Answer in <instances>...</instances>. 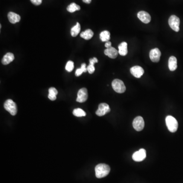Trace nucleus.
<instances>
[{
  "instance_id": "f257e3e1",
  "label": "nucleus",
  "mask_w": 183,
  "mask_h": 183,
  "mask_svg": "<svg viewBox=\"0 0 183 183\" xmlns=\"http://www.w3.org/2000/svg\"><path fill=\"white\" fill-rule=\"evenodd\" d=\"M96 177L98 178H102L108 175L110 170L109 166L106 164L100 163L95 167Z\"/></svg>"
},
{
  "instance_id": "f03ea898",
  "label": "nucleus",
  "mask_w": 183,
  "mask_h": 183,
  "mask_svg": "<svg viewBox=\"0 0 183 183\" xmlns=\"http://www.w3.org/2000/svg\"><path fill=\"white\" fill-rule=\"evenodd\" d=\"M165 121L168 130L171 132H175L178 128V123L177 120L172 116H168L166 117Z\"/></svg>"
},
{
  "instance_id": "7ed1b4c3",
  "label": "nucleus",
  "mask_w": 183,
  "mask_h": 183,
  "mask_svg": "<svg viewBox=\"0 0 183 183\" xmlns=\"http://www.w3.org/2000/svg\"><path fill=\"white\" fill-rule=\"evenodd\" d=\"M5 109L8 111L12 116H15L17 112V107L15 102L11 99H8L4 104Z\"/></svg>"
},
{
  "instance_id": "20e7f679",
  "label": "nucleus",
  "mask_w": 183,
  "mask_h": 183,
  "mask_svg": "<svg viewBox=\"0 0 183 183\" xmlns=\"http://www.w3.org/2000/svg\"><path fill=\"white\" fill-rule=\"evenodd\" d=\"M112 87L114 91L117 93H123L126 91V87L123 81L120 79H116L112 82Z\"/></svg>"
},
{
  "instance_id": "39448f33",
  "label": "nucleus",
  "mask_w": 183,
  "mask_h": 183,
  "mask_svg": "<svg viewBox=\"0 0 183 183\" xmlns=\"http://www.w3.org/2000/svg\"><path fill=\"white\" fill-rule=\"evenodd\" d=\"M168 23L171 28L175 32H178L180 30V18L174 15H172L169 17Z\"/></svg>"
},
{
  "instance_id": "423d86ee",
  "label": "nucleus",
  "mask_w": 183,
  "mask_h": 183,
  "mask_svg": "<svg viewBox=\"0 0 183 183\" xmlns=\"http://www.w3.org/2000/svg\"><path fill=\"white\" fill-rule=\"evenodd\" d=\"M133 126L136 131L142 130L145 126V122L143 118L140 116L135 117L133 122Z\"/></svg>"
},
{
  "instance_id": "0eeeda50",
  "label": "nucleus",
  "mask_w": 183,
  "mask_h": 183,
  "mask_svg": "<svg viewBox=\"0 0 183 183\" xmlns=\"http://www.w3.org/2000/svg\"><path fill=\"white\" fill-rule=\"evenodd\" d=\"M110 111V108L109 105L105 103H102L99 104L98 109L96 111V114L99 117H101L104 116L107 113H109Z\"/></svg>"
},
{
  "instance_id": "6e6552de",
  "label": "nucleus",
  "mask_w": 183,
  "mask_h": 183,
  "mask_svg": "<svg viewBox=\"0 0 183 183\" xmlns=\"http://www.w3.org/2000/svg\"><path fill=\"white\" fill-rule=\"evenodd\" d=\"M146 158V151L143 149H141L139 151H136L133 154V160L136 162L143 161Z\"/></svg>"
},
{
  "instance_id": "1a4fd4ad",
  "label": "nucleus",
  "mask_w": 183,
  "mask_h": 183,
  "mask_svg": "<svg viewBox=\"0 0 183 183\" xmlns=\"http://www.w3.org/2000/svg\"><path fill=\"white\" fill-rule=\"evenodd\" d=\"M88 98V91L86 88H81L78 91L76 101L79 103H83L87 100Z\"/></svg>"
},
{
  "instance_id": "9d476101",
  "label": "nucleus",
  "mask_w": 183,
  "mask_h": 183,
  "mask_svg": "<svg viewBox=\"0 0 183 183\" xmlns=\"http://www.w3.org/2000/svg\"><path fill=\"white\" fill-rule=\"evenodd\" d=\"M161 55L160 50L157 48L152 49L149 52V58L152 62H158L160 61Z\"/></svg>"
},
{
  "instance_id": "9b49d317",
  "label": "nucleus",
  "mask_w": 183,
  "mask_h": 183,
  "mask_svg": "<svg viewBox=\"0 0 183 183\" xmlns=\"http://www.w3.org/2000/svg\"><path fill=\"white\" fill-rule=\"evenodd\" d=\"M143 69L139 66H135L130 69V72L136 78H140L144 74Z\"/></svg>"
},
{
  "instance_id": "f8f14e48",
  "label": "nucleus",
  "mask_w": 183,
  "mask_h": 183,
  "mask_svg": "<svg viewBox=\"0 0 183 183\" xmlns=\"http://www.w3.org/2000/svg\"><path fill=\"white\" fill-rule=\"evenodd\" d=\"M137 17L142 23H148L151 21V17L148 12L141 11L137 14Z\"/></svg>"
},
{
  "instance_id": "ddd939ff",
  "label": "nucleus",
  "mask_w": 183,
  "mask_h": 183,
  "mask_svg": "<svg viewBox=\"0 0 183 183\" xmlns=\"http://www.w3.org/2000/svg\"><path fill=\"white\" fill-rule=\"evenodd\" d=\"M118 53L119 51H117L114 47H110L104 50V54L111 59H115L117 58Z\"/></svg>"
},
{
  "instance_id": "4468645a",
  "label": "nucleus",
  "mask_w": 183,
  "mask_h": 183,
  "mask_svg": "<svg viewBox=\"0 0 183 183\" xmlns=\"http://www.w3.org/2000/svg\"><path fill=\"white\" fill-rule=\"evenodd\" d=\"M8 18L10 23L15 24L20 21V16L14 12H10L8 14Z\"/></svg>"
},
{
  "instance_id": "2eb2a0df",
  "label": "nucleus",
  "mask_w": 183,
  "mask_h": 183,
  "mask_svg": "<svg viewBox=\"0 0 183 183\" xmlns=\"http://www.w3.org/2000/svg\"><path fill=\"white\" fill-rule=\"evenodd\" d=\"M14 59H15V57H14L13 53H11V52H8L4 56H3V59H2V63L4 65H6L10 64L11 62H12Z\"/></svg>"
},
{
  "instance_id": "dca6fc26",
  "label": "nucleus",
  "mask_w": 183,
  "mask_h": 183,
  "mask_svg": "<svg viewBox=\"0 0 183 183\" xmlns=\"http://www.w3.org/2000/svg\"><path fill=\"white\" fill-rule=\"evenodd\" d=\"M177 59L175 56H171L168 59V68L171 71H174L177 68Z\"/></svg>"
},
{
  "instance_id": "f3484780",
  "label": "nucleus",
  "mask_w": 183,
  "mask_h": 183,
  "mask_svg": "<svg viewBox=\"0 0 183 183\" xmlns=\"http://www.w3.org/2000/svg\"><path fill=\"white\" fill-rule=\"evenodd\" d=\"M128 44L126 42H123L119 45V53L120 56H125L128 53Z\"/></svg>"
},
{
  "instance_id": "a211bd4d",
  "label": "nucleus",
  "mask_w": 183,
  "mask_h": 183,
  "mask_svg": "<svg viewBox=\"0 0 183 183\" xmlns=\"http://www.w3.org/2000/svg\"><path fill=\"white\" fill-rule=\"evenodd\" d=\"M93 35L94 32L91 29H87L85 31L81 32L80 36L81 38H84V39L88 40L93 37Z\"/></svg>"
},
{
  "instance_id": "6ab92c4d",
  "label": "nucleus",
  "mask_w": 183,
  "mask_h": 183,
  "mask_svg": "<svg viewBox=\"0 0 183 183\" xmlns=\"http://www.w3.org/2000/svg\"><path fill=\"white\" fill-rule=\"evenodd\" d=\"M48 92V97L49 99L52 101L56 100V96L58 94V91L56 90V88H53V87L50 88H49Z\"/></svg>"
},
{
  "instance_id": "aec40b11",
  "label": "nucleus",
  "mask_w": 183,
  "mask_h": 183,
  "mask_svg": "<svg viewBox=\"0 0 183 183\" xmlns=\"http://www.w3.org/2000/svg\"><path fill=\"white\" fill-rule=\"evenodd\" d=\"M100 38L102 42H107L110 39V34L108 30H104L100 34Z\"/></svg>"
},
{
  "instance_id": "412c9836",
  "label": "nucleus",
  "mask_w": 183,
  "mask_h": 183,
  "mask_svg": "<svg viewBox=\"0 0 183 183\" xmlns=\"http://www.w3.org/2000/svg\"><path fill=\"white\" fill-rule=\"evenodd\" d=\"M81 31V25L79 23H76V25L72 27L71 29V35L72 37H76Z\"/></svg>"
},
{
  "instance_id": "4be33fe9",
  "label": "nucleus",
  "mask_w": 183,
  "mask_h": 183,
  "mask_svg": "<svg viewBox=\"0 0 183 183\" xmlns=\"http://www.w3.org/2000/svg\"><path fill=\"white\" fill-rule=\"evenodd\" d=\"M81 7L75 3H72L67 7V10L70 13H73L76 11L79 10Z\"/></svg>"
},
{
  "instance_id": "5701e85b",
  "label": "nucleus",
  "mask_w": 183,
  "mask_h": 183,
  "mask_svg": "<svg viewBox=\"0 0 183 183\" xmlns=\"http://www.w3.org/2000/svg\"><path fill=\"white\" fill-rule=\"evenodd\" d=\"M73 114L77 117H81L86 116V113L85 111L83 110L81 108H76L74 109L73 111Z\"/></svg>"
},
{
  "instance_id": "b1692460",
  "label": "nucleus",
  "mask_w": 183,
  "mask_h": 183,
  "mask_svg": "<svg viewBox=\"0 0 183 183\" xmlns=\"http://www.w3.org/2000/svg\"><path fill=\"white\" fill-rule=\"evenodd\" d=\"M74 67V62L71 61H69L67 63L66 65V70H67V71L69 72H70L73 70Z\"/></svg>"
},
{
  "instance_id": "393cba45",
  "label": "nucleus",
  "mask_w": 183,
  "mask_h": 183,
  "mask_svg": "<svg viewBox=\"0 0 183 183\" xmlns=\"http://www.w3.org/2000/svg\"><path fill=\"white\" fill-rule=\"evenodd\" d=\"M87 70L88 71V73L90 74H92L94 73L95 70V68L94 65H92L91 64H89L88 67H87Z\"/></svg>"
},
{
  "instance_id": "a878e982",
  "label": "nucleus",
  "mask_w": 183,
  "mask_h": 183,
  "mask_svg": "<svg viewBox=\"0 0 183 183\" xmlns=\"http://www.w3.org/2000/svg\"><path fill=\"white\" fill-rule=\"evenodd\" d=\"M83 72H84V70L81 67L80 68L77 69L76 70L75 74V76L78 77V76H79L80 75L82 74V73H83Z\"/></svg>"
},
{
  "instance_id": "bb28decb",
  "label": "nucleus",
  "mask_w": 183,
  "mask_h": 183,
  "mask_svg": "<svg viewBox=\"0 0 183 183\" xmlns=\"http://www.w3.org/2000/svg\"><path fill=\"white\" fill-rule=\"evenodd\" d=\"M30 1L34 5L36 6L40 5L42 2V0H30Z\"/></svg>"
},
{
  "instance_id": "cd10ccee",
  "label": "nucleus",
  "mask_w": 183,
  "mask_h": 183,
  "mask_svg": "<svg viewBox=\"0 0 183 183\" xmlns=\"http://www.w3.org/2000/svg\"><path fill=\"white\" fill-rule=\"evenodd\" d=\"M90 64L91 65H94V64L95 63H97L98 62V59L96 58H92V59H90Z\"/></svg>"
},
{
  "instance_id": "c85d7f7f",
  "label": "nucleus",
  "mask_w": 183,
  "mask_h": 183,
  "mask_svg": "<svg viewBox=\"0 0 183 183\" xmlns=\"http://www.w3.org/2000/svg\"><path fill=\"white\" fill-rule=\"evenodd\" d=\"M105 47L107 48H108L109 47H111V43L110 41H107L106 42L105 44Z\"/></svg>"
},
{
  "instance_id": "c756f323",
  "label": "nucleus",
  "mask_w": 183,
  "mask_h": 183,
  "mask_svg": "<svg viewBox=\"0 0 183 183\" xmlns=\"http://www.w3.org/2000/svg\"><path fill=\"white\" fill-rule=\"evenodd\" d=\"M82 1L84 2V3L90 4L92 0H82Z\"/></svg>"
}]
</instances>
